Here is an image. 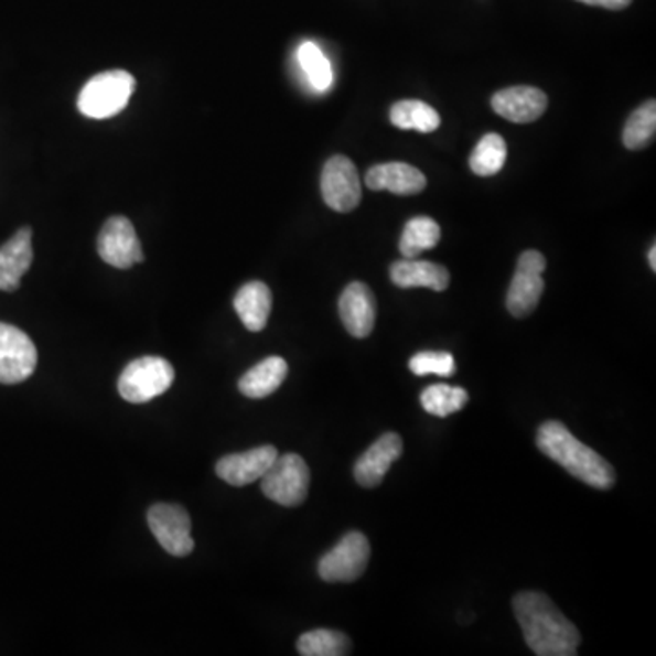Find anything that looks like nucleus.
Segmentation results:
<instances>
[{"label": "nucleus", "instance_id": "f3484780", "mask_svg": "<svg viewBox=\"0 0 656 656\" xmlns=\"http://www.w3.org/2000/svg\"><path fill=\"white\" fill-rule=\"evenodd\" d=\"M365 184L374 192L387 190L396 195H416L426 190L427 178L412 164L385 163L368 170Z\"/></svg>", "mask_w": 656, "mask_h": 656}, {"label": "nucleus", "instance_id": "39448f33", "mask_svg": "<svg viewBox=\"0 0 656 656\" xmlns=\"http://www.w3.org/2000/svg\"><path fill=\"white\" fill-rule=\"evenodd\" d=\"M309 465L294 452L276 458L261 478L262 494L283 507L303 504L309 496Z\"/></svg>", "mask_w": 656, "mask_h": 656}, {"label": "nucleus", "instance_id": "9b49d317", "mask_svg": "<svg viewBox=\"0 0 656 656\" xmlns=\"http://www.w3.org/2000/svg\"><path fill=\"white\" fill-rule=\"evenodd\" d=\"M97 252L103 261L121 270L144 261L136 228L125 216H114L106 221L97 239Z\"/></svg>", "mask_w": 656, "mask_h": 656}, {"label": "nucleus", "instance_id": "1a4fd4ad", "mask_svg": "<svg viewBox=\"0 0 656 656\" xmlns=\"http://www.w3.org/2000/svg\"><path fill=\"white\" fill-rule=\"evenodd\" d=\"M321 195L332 211L347 212L362 203V179L356 164L345 155H334L326 161L321 174Z\"/></svg>", "mask_w": 656, "mask_h": 656}, {"label": "nucleus", "instance_id": "a211bd4d", "mask_svg": "<svg viewBox=\"0 0 656 656\" xmlns=\"http://www.w3.org/2000/svg\"><path fill=\"white\" fill-rule=\"evenodd\" d=\"M390 279L399 289H431L434 292H443L449 289L451 276L445 267L438 262L420 261V259H401L392 262L390 267Z\"/></svg>", "mask_w": 656, "mask_h": 656}, {"label": "nucleus", "instance_id": "ddd939ff", "mask_svg": "<svg viewBox=\"0 0 656 656\" xmlns=\"http://www.w3.org/2000/svg\"><path fill=\"white\" fill-rule=\"evenodd\" d=\"M404 454V440L396 432H385L357 458L354 478L362 487H378L389 473L390 465Z\"/></svg>", "mask_w": 656, "mask_h": 656}, {"label": "nucleus", "instance_id": "b1692460", "mask_svg": "<svg viewBox=\"0 0 656 656\" xmlns=\"http://www.w3.org/2000/svg\"><path fill=\"white\" fill-rule=\"evenodd\" d=\"M656 133V103L647 100L641 108H636L625 122L624 141L627 150H642L655 141Z\"/></svg>", "mask_w": 656, "mask_h": 656}, {"label": "nucleus", "instance_id": "6e6552de", "mask_svg": "<svg viewBox=\"0 0 656 656\" xmlns=\"http://www.w3.org/2000/svg\"><path fill=\"white\" fill-rule=\"evenodd\" d=\"M147 520L159 546L172 557H189L194 551L192 520L181 505H152L148 509Z\"/></svg>", "mask_w": 656, "mask_h": 656}, {"label": "nucleus", "instance_id": "c85d7f7f", "mask_svg": "<svg viewBox=\"0 0 656 656\" xmlns=\"http://www.w3.org/2000/svg\"><path fill=\"white\" fill-rule=\"evenodd\" d=\"M578 2L588 6H600V8H605V10H624L633 0H578Z\"/></svg>", "mask_w": 656, "mask_h": 656}, {"label": "nucleus", "instance_id": "6ab92c4d", "mask_svg": "<svg viewBox=\"0 0 656 656\" xmlns=\"http://www.w3.org/2000/svg\"><path fill=\"white\" fill-rule=\"evenodd\" d=\"M234 309L247 331L261 332L272 310V292L262 281H250L237 290Z\"/></svg>", "mask_w": 656, "mask_h": 656}, {"label": "nucleus", "instance_id": "f8f14e48", "mask_svg": "<svg viewBox=\"0 0 656 656\" xmlns=\"http://www.w3.org/2000/svg\"><path fill=\"white\" fill-rule=\"evenodd\" d=\"M279 456L278 449L272 445L256 447L247 452H236L221 458L216 473L223 482L234 487H245L258 482L267 473L273 460Z\"/></svg>", "mask_w": 656, "mask_h": 656}, {"label": "nucleus", "instance_id": "7ed1b4c3", "mask_svg": "<svg viewBox=\"0 0 656 656\" xmlns=\"http://www.w3.org/2000/svg\"><path fill=\"white\" fill-rule=\"evenodd\" d=\"M136 86V77L125 69L94 75L80 89L77 108L89 119H110L127 108Z\"/></svg>", "mask_w": 656, "mask_h": 656}, {"label": "nucleus", "instance_id": "a878e982", "mask_svg": "<svg viewBox=\"0 0 656 656\" xmlns=\"http://www.w3.org/2000/svg\"><path fill=\"white\" fill-rule=\"evenodd\" d=\"M420 401L421 407L429 415L447 418L454 412H460L467 405L469 392L462 387H452V385H431L421 392Z\"/></svg>", "mask_w": 656, "mask_h": 656}, {"label": "nucleus", "instance_id": "4468645a", "mask_svg": "<svg viewBox=\"0 0 656 656\" xmlns=\"http://www.w3.org/2000/svg\"><path fill=\"white\" fill-rule=\"evenodd\" d=\"M547 95L540 88L533 86H513L499 89L493 95V110L507 121L525 122L538 121L547 110Z\"/></svg>", "mask_w": 656, "mask_h": 656}, {"label": "nucleus", "instance_id": "412c9836", "mask_svg": "<svg viewBox=\"0 0 656 656\" xmlns=\"http://www.w3.org/2000/svg\"><path fill=\"white\" fill-rule=\"evenodd\" d=\"M390 122L401 130L431 133L440 128V114L423 100H399L390 108Z\"/></svg>", "mask_w": 656, "mask_h": 656}, {"label": "nucleus", "instance_id": "423d86ee", "mask_svg": "<svg viewBox=\"0 0 656 656\" xmlns=\"http://www.w3.org/2000/svg\"><path fill=\"white\" fill-rule=\"evenodd\" d=\"M370 560V544L359 530L343 536L318 563L321 580L329 583L354 582Z\"/></svg>", "mask_w": 656, "mask_h": 656}, {"label": "nucleus", "instance_id": "f03ea898", "mask_svg": "<svg viewBox=\"0 0 656 656\" xmlns=\"http://www.w3.org/2000/svg\"><path fill=\"white\" fill-rule=\"evenodd\" d=\"M536 445L552 462L562 465L571 476L591 487L607 491L616 482V473L611 463L591 447L572 437L568 427L560 421H546L538 429Z\"/></svg>", "mask_w": 656, "mask_h": 656}, {"label": "nucleus", "instance_id": "f257e3e1", "mask_svg": "<svg viewBox=\"0 0 656 656\" xmlns=\"http://www.w3.org/2000/svg\"><path fill=\"white\" fill-rule=\"evenodd\" d=\"M516 620L529 649L538 656H574L580 646L577 625L547 594L524 591L513 600Z\"/></svg>", "mask_w": 656, "mask_h": 656}, {"label": "nucleus", "instance_id": "393cba45", "mask_svg": "<svg viewBox=\"0 0 656 656\" xmlns=\"http://www.w3.org/2000/svg\"><path fill=\"white\" fill-rule=\"evenodd\" d=\"M351 652L348 636L340 631H309L298 641V653L303 656H345Z\"/></svg>", "mask_w": 656, "mask_h": 656}, {"label": "nucleus", "instance_id": "dca6fc26", "mask_svg": "<svg viewBox=\"0 0 656 656\" xmlns=\"http://www.w3.org/2000/svg\"><path fill=\"white\" fill-rule=\"evenodd\" d=\"M32 262V228L24 226L13 234L4 247H0V290L15 292Z\"/></svg>", "mask_w": 656, "mask_h": 656}, {"label": "nucleus", "instance_id": "0eeeda50", "mask_svg": "<svg viewBox=\"0 0 656 656\" xmlns=\"http://www.w3.org/2000/svg\"><path fill=\"white\" fill-rule=\"evenodd\" d=\"M547 261L538 250H525L516 265V272L507 290V310L515 318H527L535 312L546 289L544 272Z\"/></svg>", "mask_w": 656, "mask_h": 656}, {"label": "nucleus", "instance_id": "aec40b11", "mask_svg": "<svg viewBox=\"0 0 656 656\" xmlns=\"http://www.w3.org/2000/svg\"><path fill=\"white\" fill-rule=\"evenodd\" d=\"M289 374V365L283 357L270 356L250 368L239 379V390L250 399H262L276 392Z\"/></svg>", "mask_w": 656, "mask_h": 656}, {"label": "nucleus", "instance_id": "bb28decb", "mask_svg": "<svg viewBox=\"0 0 656 656\" xmlns=\"http://www.w3.org/2000/svg\"><path fill=\"white\" fill-rule=\"evenodd\" d=\"M298 61L305 72L310 85L318 92H325L332 85V66L314 43H303L298 50Z\"/></svg>", "mask_w": 656, "mask_h": 656}, {"label": "nucleus", "instance_id": "9d476101", "mask_svg": "<svg viewBox=\"0 0 656 656\" xmlns=\"http://www.w3.org/2000/svg\"><path fill=\"white\" fill-rule=\"evenodd\" d=\"M37 367V348L32 337L17 326L0 323V384L26 381Z\"/></svg>", "mask_w": 656, "mask_h": 656}, {"label": "nucleus", "instance_id": "5701e85b", "mask_svg": "<svg viewBox=\"0 0 656 656\" xmlns=\"http://www.w3.org/2000/svg\"><path fill=\"white\" fill-rule=\"evenodd\" d=\"M507 161V142L498 133H485L474 147L469 166L480 178H491L504 169Z\"/></svg>", "mask_w": 656, "mask_h": 656}, {"label": "nucleus", "instance_id": "20e7f679", "mask_svg": "<svg viewBox=\"0 0 656 656\" xmlns=\"http://www.w3.org/2000/svg\"><path fill=\"white\" fill-rule=\"evenodd\" d=\"M174 367L164 357L144 356L128 363L117 381V389L128 404H148L174 384Z\"/></svg>", "mask_w": 656, "mask_h": 656}, {"label": "nucleus", "instance_id": "2eb2a0df", "mask_svg": "<svg viewBox=\"0 0 656 656\" xmlns=\"http://www.w3.org/2000/svg\"><path fill=\"white\" fill-rule=\"evenodd\" d=\"M340 318L351 336L363 340L370 336L376 323V298L362 281H354L340 298Z\"/></svg>", "mask_w": 656, "mask_h": 656}, {"label": "nucleus", "instance_id": "c756f323", "mask_svg": "<svg viewBox=\"0 0 656 656\" xmlns=\"http://www.w3.org/2000/svg\"><path fill=\"white\" fill-rule=\"evenodd\" d=\"M647 261L652 265L653 272H656V247L653 245L652 250L647 254Z\"/></svg>", "mask_w": 656, "mask_h": 656}, {"label": "nucleus", "instance_id": "cd10ccee", "mask_svg": "<svg viewBox=\"0 0 656 656\" xmlns=\"http://www.w3.org/2000/svg\"><path fill=\"white\" fill-rule=\"evenodd\" d=\"M409 368L416 376L437 374L441 378H451L456 373V362L451 352H418L410 357Z\"/></svg>", "mask_w": 656, "mask_h": 656}, {"label": "nucleus", "instance_id": "4be33fe9", "mask_svg": "<svg viewBox=\"0 0 656 656\" xmlns=\"http://www.w3.org/2000/svg\"><path fill=\"white\" fill-rule=\"evenodd\" d=\"M441 230L437 221L431 217L418 216L405 225L399 239V252L407 259H415L431 250L440 243Z\"/></svg>", "mask_w": 656, "mask_h": 656}]
</instances>
